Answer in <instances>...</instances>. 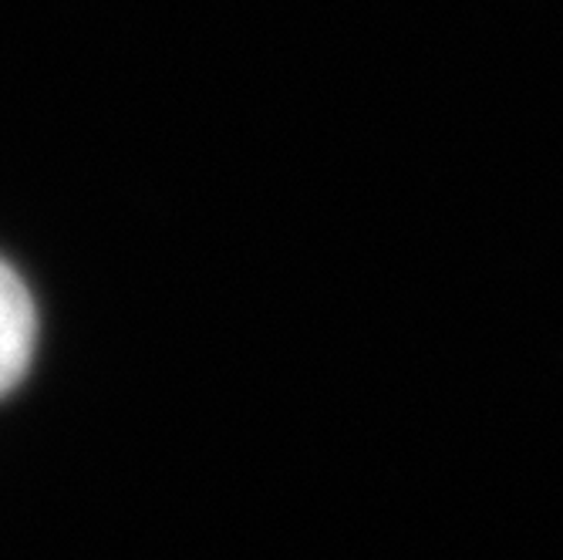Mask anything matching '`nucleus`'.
<instances>
[{"label": "nucleus", "mask_w": 563, "mask_h": 560, "mask_svg": "<svg viewBox=\"0 0 563 560\" xmlns=\"http://www.w3.org/2000/svg\"><path fill=\"white\" fill-rule=\"evenodd\" d=\"M37 338L34 300L11 264L0 261V398L27 375Z\"/></svg>", "instance_id": "nucleus-1"}]
</instances>
